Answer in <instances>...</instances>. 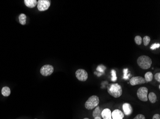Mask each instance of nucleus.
I'll return each mask as SVG.
<instances>
[{"label":"nucleus","instance_id":"obj_2","mask_svg":"<svg viewBox=\"0 0 160 119\" xmlns=\"http://www.w3.org/2000/svg\"><path fill=\"white\" fill-rule=\"evenodd\" d=\"M137 63L142 69H148L152 65V59L149 56L142 55L137 59Z\"/></svg>","mask_w":160,"mask_h":119},{"label":"nucleus","instance_id":"obj_6","mask_svg":"<svg viewBox=\"0 0 160 119\" xmlns=\"http://www.w3.org/2000/svg\"><path fill=\"white\" fill-rule=\"evenodd\" d=\"M54 72V67L49 64L44 65L40 69V73L44 76H48L52 74Z\"/></svg>","mask_w":160,"mask_h":119},{"label":"nucleus","instance_id":"obj_26","mask_svg":"<svg viewBox=\"0 0 160 119\" xmlns=\"http://www.w3.org/2000/svg\"><path fill=\"white\" fill-rule=\"evenodd\" d=\"M89 119V118H84V119Z\"/></svg>","mask_w":160,"mask_h":119},{"label":"nucleus","instance_id":"obj_1","mask_svg":"<svg viewBox=\"0 0 160 119\" xmlns=\"http://www.w3.org/2000/svg\"><path fill=\"white\" fill-rule=\"evenodd\" d=\"M108 92L114 98H119L122 95L123 91L122 87L118 84H109L107 87Z\"/></svg>","mask_w":160,"mask_h":119},{"label":"nucleus","instance_id":"obj_5","mask_svg":"<svg viewBox=\"0 0 160 119\" xmlns=\"http://www.w3.org/2000/svg\"><path fill=\"white\" fill-rule=\"evenodd\" d=\"M51 1L48 0H39L38 1V9L39 11L47 10L50 7Z\"/></svg>","mask_w":160,"mask_h":119},{"label":"nucleus","instance_id":"obj_28","mask_svg":"<svg viewBox=\"0 0 160 119\" xmlns=\"http://www.w3.org/2000/svg\"></svg>","mask_w":160,"mask_h":119},{"label":"nucleus","instance_id":"obj_22","mask_svg":"<svg viewBox=\"0 0 160 119\" xmlns=\"http://www.w3.org/2000/svg\"><path fill=\"white\" fill-rule=\"evenodd\" d=\"M133 119H146L144 115L142 114H138Z\"/></svg>","mask_w":160,"mask_h":119},{"label":"nucleus","instance_id":"obj_7","mask_svg":"<svg viewBox=\"0 0 160 119\" xmlns=\"http://www.w3.org/2000/svg\"><path fill=\"white\" fill-rule=\"evenodd\" d=\"M76 78L78 79V80L82 81H85L87 80L88 77V75L87 73V71L83 69H78L76 71V73H75Z\"/></svg>","mask_w":160,"mask_h":119},{"label":"nucleus","instance_id":"obj_25","mask_svg":"<svg viewBox=\"0 0 160 119\" xmlns=\"http://www.w3.org/2000/svg\"><path fill=\"white\" fill-rule=\"evenodd\" d=\"M94 119H102V118L101 117H97L96 118H94Z\"/></svg>","mask_w":160,"mask_h":119},{"label":"nucleus","instance_id":"obj_24","mask_svg":"<svg viewBox=\"0 0 160 119\" xmlns=\"http://www.w3.org/2000/svg\"><path fill=\"white\" fill-rule=\"evenodd\" d=\"M152 119H160V115L159 114H155L152 117Z\"/></svg>","mask_w":160,"mask_h":119},{"label":"nucleus","instance_id":"obj_15","mask_svg":"<svg viewBox=\"0 0 160 119\" xmlns=\"http://www.w3.org/2000/svg\"><path fill=\"white\" fill-rule=\"evenodd\" d=\"M101 113L102 112L101 111L100 109L99 106H98L97 107H96L94 111H93L92 114V116L94 118H96L97 117H99L101 118Z\"/></svg>","mask_w":160,"mask_h":119},{"label":"nucleus","instance_id":"obj_11","mask_svg":"<svg viewBox=\"0 0 160 119\" xmlns=\"http://www.w3.org/2000/svg\"><path fill=\"white\" fill-rule=\"evenodd\" d=\"M101 116L103 119H112L111 110L109 109H105L102 112Z\"/></svg>","mask_w":160,"mask_h":119},{"label":"nucleus","instance_id":"obj_17","mask_svg":"<svg viewBox=\"0 0 160 119\" xmlns=\"http://www.w3.org/2000/svg\"><path fill=\"white\" fill-rule=\"evenodd\" d=\"M19 22L22 25H26V21H27V16L24 13H21L20 14L19 16Z\"/></svg>","mask_w":160,"mask_h":119},{"label":"nucleus","instance_id":"obj_20","mask_svg":"<svg viewBox=\"0 0 160 119\" xmlns=\"http://www.w3.org/2000/svg\"><path fill=\"white\" fill-rule=\"evenodd\" d=\"M111 74H112V77L111 80H112V81H114L115 80H117V77L116 76V71L114 70H112L111 71Z\"/></svg>","mask_w":160,"mask_h":119},{"label":"nucleus","instance_id":"obj_23","mask_svg":"<svg viewBox=\"0 0 160 119\" xmlns=\"http://www.w3.org/2000/svg\"><path fill=\"white\" fill-rule=\"evenodd\" d=\"M154 78L157 80L158 82H160V72H158L156 73L154 76Z\"/></svg>","mask_w":160,"mask_h":119},{"label":"nucleus","instance_id":"obj_8","mask_svg":"<svg viewBox=\"0 0 160 119\" xmlns=\"http://www.w3.org/2000/svg\"><path fill=\"white\" fill-rule=\"evenodd\" d=\"M130 85L132 86H135L138 85H142L146 83V80L144 78L141 76L133 77L130 80Z\"/></svg>","mask_w":160,"mask_h":119},{"label":"nucleus","instance_id":"obj_13","mask_svg":"<svg viewBox=\"0 0 160 119\" xmlns=\"http://www.w3.org/2000/svg\"><path fill=\"white\" fill-rule=\"evenodd\" d=\"M148 99L152 103H154L157 101V97L156 95L154 93H150L148 94Z\"/></svg>","mask_w":160,"mask_h":119},{"label":"nucleus","instance_id":"obj_14","mask_svg":"<svg viewBox=\"0 0 160 119\" xmlns=\"http://www.w3.org/2000/svg\"><path fill=\"white\" fill-rule=\"evenodd\" d=\"M145 77L144 78V79L146 80V82L148 83L152 81L153 80V74L151 71H148L145 74Z\"/></svg>","mask_w":160,"mask_h":119},{"label":"nucleus","instance_id":"obj_12","mask_svg":"<svg viewBox=\"0 0 160 119\" xmlns=\"http://www.w3.org/2000/svg\"><path fill=\"white\" fill-rule=\"evenodd\" d=\"M24 2L27 7L33 8L37 5L38 1L36 0H25Z\"/></svg>","mask_w":160,"mask_h":119},{"label":"nucleus","instance_id":"obj_21","mask_svg":"<svg viewBox=\"0 0 160 119\" xmlns=\"http://www.w3.org/2000/svg\"><path fill=\"white\" fill-rule=\"evenodd\" d=\"M160 46V45L159 43H154L151 46L150 48H151V49H152V50H155L156 48H159Z\"/></svg>","mask_w":160,"mask_h":119},{"label":"nucleus","instance_id":"obj_27","mask_svg":"<svg viewBox=\"0 0 160 119\" xmlns=\"http://www.w3.org/2000/svg\"><path fill=\"white\" fill-rule=\"evenodd\" d=\"M159 89H160V85H159Z\"/></svg>","mask_w":160,"mask_h":119},{"label":"nucleus","instance_id":"obj_10","mask_svg":"<svg viewBox=\"0 0 160 119\" xmlns=\"http://www.w3.org/2000/svg\"><path fill=\"white\" fill-rule=\"evenodd\" d=\"M111 116L112 119H123L124 117V114L120 110L116 109L112 112Z\"/></svg>","mask_w":160,"mask_h":119},{"label":"nucleus","instance_id":"obj_3","mask_svg":"<svg viewBox=\"0 0 160 119\" xmlns=\"http://www.w3.org/2000/svg\"><path fill=\"white\" fill-rule=\"evenodd\" d=\"M100 100L97 95H92L89 98L85 103V107L87 110H92L98 106Z\"/></svg>","mask_w":160,"mask_h":119},{"label":"nucleus","instance_id":"obj_4","mask_svg":"<svg viewBox=\"0 0 160 119\" xmlns=\"http://www.w3.org/2000/svg\"><path fill=\"white\" fill-rule=\"evenodd\" d=\"M148 89L145 87H142L138 90L137 94L138 97L142 102L148 101Z\"/></svg>","mask_w":160,"mask_h":119},{"label":"nucleus","instance_id":"obj_19","mask_svg":"<svg viewBox=\"0 0 160 119\" xmlns=\"http://www.w3.org/2000/svg\"><path fill=\"white\" fill-rule=\"evenodd\" d=\"M135 42L136 43L137 45H141V44L142 43V38L140 36L138 35L135 37Z\"/></svg>","mask_w":160,"mask_h":119},{"label":"nucleus","instance_id":"obj_9","mask_svg":"<svg viewBox=\"0 0 160 119\" xmlns=\"http://www.w3.org/2000/svg\"><path fill=\"white\" fill-rule=\"evenodd\" d=\"M122 109L124 112L123 113L126 116H129L132 113L133 108L130 104L128 103H125L123 104Z\"/></svg>","mask_w":160,"mask_h":119},{"label":"nucleus","instance_id":"obj_18","mask_svg":"<svg viewBox=\"0 0 160 119\" xmlns=\"http://www.w3.org/2000/svg\"><path fill=\"white\" fill-rule=\"evenodd\" d=\"M143 41L144 46H147V45H149V43L151 41V38L148 36H145L143 38Z\"/></svg>","mask_w":160,"mask_h":119},{"label":"nucleus","instance_id":"obj_16","mask_svg":"<svg viewBox=\"0 0 160 119\" xmlns=\"http://www.w3.org/2000/svg\"><path fill=\"white\" fill-rule=\"evenodd\" d=\"M2 94L4 96H9L11 94V90L7 86L2 88Z\"/></svg>","mask_w":160,"mask_h":119}]
</instances>
